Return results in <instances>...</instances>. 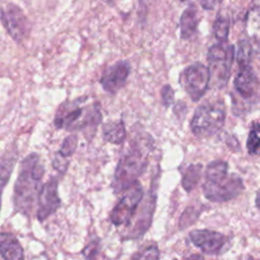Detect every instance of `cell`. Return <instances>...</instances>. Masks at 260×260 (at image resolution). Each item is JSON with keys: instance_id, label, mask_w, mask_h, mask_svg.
I'll use <instances>...</instances> for the list:
<instances>
[{"instance_id": "1", "label": "cell", "mask_w": 260, "mask_h": 260, "mask_svg": "<svg viewBox=\"0 0 260 260\" xmlns=\"http://www.w3.org/2000/svg\"><path fill=\"white\" fill-rule=\"evenodd\" d=\"M45 167L41 156L31 152L19 165L18 176L13 189V206L15 211L28 216L36 203L43 186Z\"/></svg>"}, {"instance_id": "2", "label": "cell", "mask_w": 260, "mask_h": 260, "mask_svg": "<svg viewBox=\"0 0 260 260\" xmlns=\"http://www.w3.org/2000/svg\"><path fill=\"white\" fill-rule=\"evenodd\" d=\"M86 98L63 102L55 115L54 125L57 129L66 131L93 130L102 122L99 104L82 106Z\"/></svg>"}, {"instance_id": "3", "label": "cell", "mask_w": 260, "mask_h": 260, "mask_svg": "<svg viewBox=\"0 0 260 260\" xmlns=\"http://www.w3.org/2000/svg\"><path fill=\"white\" fill-rule=\"evenodd\" d=\"M223 160L211 161L205 173L204 196L211 202H225L236 198L244 190L243 180L236 174H229Z\"/></svg>"}, {"instance_id": "4", "label": "cell", "mask_w": 260, "mask_h": 260, "mask_svg": "<svg viewBox=\"0 0 260 260\" xmlns=\"http://www.w3.org/2000/svg\"><path fill=\"white\" fill-rule=\"evenodd\" d=\"M148 150L145 146H133L118 162L112 187L116 193L125 191L137 182L147 166Z\"/></svg>"}, {"instance_id": "5", "label": "cell", "mask_w": 260, "mask_h": 260, "mask_svg": "<svg viewBox=\"0 0 260 260\" xmlns=\"http://www.w3.org/2000/svg\"><path fill=\"white\" fill-rule=\"evenodd\" d=\"M224 120L225 110L222 103H205L196 109L190 126L195 136L210 137L222 128Z\"/></svg>"}, {"instance_id": "6", "label": "cell", "mask_w": 260, "mask_h": 260, "mask_svg": "<svg viewBox=\"0 0 260 260\" xmlns=\"http://www.w3.org/2000/svg\"><path fill=\"white\" fill-rule=\"evenodd\" d=\"M234 55V46H224L223 43L215 44L208 50L207 60L209 63L210 78L213 76L215 83L219 87L224 86L229 80Z\"/></svg>"}, {"instance_id": "7", "label": "cell", "mask_w": 260, "mask_h": 260, "mask_svg": "<svg viewBox=\"0 0 260 260\" xmlns=\"http://www.w3.org/2000/svg\"><path fill=\"white\" fill-rule=\"evenodd\" d=\"M180 81L190 99L197 102L208 88L210 81L209 68L199 62L191 64L181 73Z\"/></svg>"}, {"instance_id": "8", "label": "cell", "mask_w": 260, "mask_h": 260, "mask_svg": "<svg viewBox=\"0 0 260 260\" xmlns=\"http://www.w3.org/2000/svg\"><path fill=\"white\" fill-rule=\"evenodd\" d=\"M125 191V194L113 208L110 214L112 223L117 226L129 224L143 197V190L138 182L132 184Z\"/></svg>"}, {"instance_id": "9", "label": "cell", "mask_w": 260, "mask_h": 260, "mask_svg": "<svg viewBox=\"0 0 260 260\" xmlns=\"http://www.w3.org/2000/svg\"><path fill=\"white\" fill-rule=\"evenodd\" d=\"M0 18L9 36L16 42H22L29 32V23L22 10L14 4H7L0 9Z\"/></svg>"}, {"instance_id": "10", "label": "cell", "mask_w": 260, "mask_h": 260, "mask_svg": "<svg viewBox=\"0 0 260 260\" xmlns=\"http://www.w3.org/2000/svg\"><path fill=\"white\" fill-rule=\"evenodd\" d=\"M58 185V178L52 177L41 188L37 205V218L41 222L54 214L61 206Z\"/></svg>"}, {"instance_id": "11", "label": "cell", "mask_w": 260, "mask_h": 260, "mask_svg": "<svg viewBox=\"0 0 260 260\" xmlns=\"http://www.w3.org/2000/svg\"><path fill=\"white\" fill-rule=\"evenodd\" d=\"M195 247L207 255H219L230 248V240L224 235L210 230H195L190 233Z\"/></svg>"}, {"instance_id": "12", "label": "cell", "mask_w": 260, "mask_h": 260, "mask_svg": "<svg viewBox=\"0 0 260 260\" xmlns=\"http://www.w3.org/2000/svg\"><path fill=\"white\" fill-rule=\"evenodd\" d=\"M129 73V62L126 60L118 61L106 69L101 77V85L105 91L115 93L125 85Z\"/></svg>"}, {"instance_id": "13", "label": "cell", "mask_w": 260, "mask_h": 260, "mask_svg": "<svg viewBox=\"0 0 260 260\" xmlns=\"http://www.w3.org/2000/svg\"><path fill=\"white\" fill-rule=\"evenodd\" d=\"M239 69L240 70L234 80L236 91L245 101H255L259 90V81L257 76L250 65L239 67Z\"/></svg>"}, {"instance_id": "14", "label": "cell", "mask_w": 260, "mask_h": 260, "mask_svg": "<svg viewBox=\"0 0 260 260\" xmlns=\"http://www.w3.org/2000/svg\"><path fill=\"white\" fill-rule=\"evenodd\" d=\"M0 256L5 260H21L24 258L23 248L14 235L0 233Z\"/></svg>"}, {"instance_id": "15", "label": "cell", "mask_w": 260, "mask_h": 260, "mask_svg": "<svg viewBox=\"0 0 260 260\" xmlns=\"http://www.w3.org/2000/svg\"><path fill=\"white\" fill-rule=\"evenodd\" d=\"M198 17L197 9L192 4L189 5L182 13L180 18V28H181V38L183 40L190 39L197 30L198 26Z\"/></svg>"}, {"instance_id": "16", "label": "cell", "mask_w": 260, "mask_h": 260, "mask_svg": "<svg viewBox=\"0 0 260 260\" xmlns=\"http://www.w3.org/2000/svg\"><path fill=\"white\" fill-rule=\"evenodd\" d=\"M16 159L17 154H15V152H8L0 157V209L2 193L11 177Z\"/></svg>"}, {"instance_id": "17", "label": "cell", "mask_w": 260, "mask_h": 260, "mask_svg": "<svg viewBox=\"0 0 260 260\" xmlns=\"http://www.w3.org/2000/svg\"><path fill=\"white\" fill-rule=\"evenodd\" d=\"M103 137L113 144H121L126 138V130L123 121L108 122L103 127Z\"/></svg>"}, {"instance_id": "18", "label": "cell", "mask_w": 260, "mask_h": 260, "mask_svg": "<svg viewBox=\"0 0 260 260\" xmlns=\"http://www.w3.org/2000/svg\"><path fill=\"white\" fill-rule=\"evenodd\" d=\"M201 171L202 166L200 164L191 165L185 171L182 179V186L187 192H190L196 187L201 178Z\"/></svg>"}, {"instance_id": "19", "label": "cell", "mask_w": 260, "mask_h": 260, "mask_svg": "<svg viewBox=\"0 0 260 260\" xmlns=\"http://www.w3.org/2000/svg\"><path fill=\"white\" fill-rule=\"evenodd\" d=\"M230 31L229 17L218 13L213 23V35L219 41V43H225L228 41Z\"/></svg>"}, {"instance_id": "20", "label": "cell", "mask_w": 260, "mask_h": 260, "mask_svg": "<svg viewBox=\"0 0 260 260\" xmlns=\"http://www.w3.org/2000/svg\"><path fill=\"white\" fill-rule=\"evenodd\" d=\"M248 152L252 155H260V124L254 123L247 140Z\"/></svg>"}, {"instance_id": "21", "label": "cell", "mask_w": 260, "mask_h": 260, "mask_svg": "<svg viewBox=\"0 0 260 260\" xmlns=\"http://www.w3.org/2000/svg\"><path fill=\"white\" fill-rule=\"evenodd\" d=\"M252 56V46L247 40H241L238 42L237 62L239 67L250 65Z\"/></svg>"}, {"instance_id": "22", "label": "cell", "mask_w": 260, "mask_h": 260, "mask_svg": "<svg viewBox=\"0 0 260 260\" xmlns=\"http://www.w3.org/2000/svg\"><path fill=\"white\" fill-rule=\"evenodd\" d=\"M77 142H78V139H77L76 134H71V135L67 136L63 140V142H62V144H61V146H60V148H59V150L56 154L59 155L62 158L68 159L70 156H72V154L76 150Z\"/></svg>"}, {"instance_id": "23", "label": "cell", "mask_w": 260, "mask_h": 260, "mask_svg": "<svg viewBox=\"0 0 260 260\" xmlns=\"http://www.w3.org/2000/svg\"><path fill=\"white\" fill-rule=\"evenodd\" d=\"M199 215V212L196 208L194 207H188L184 213L181 215V218H180V221H179V226L180 229H186L188 228L190 224H193L197 217Z\"/></svg>"}, {"instance_id": "24", "label": "cell", "mask_w": 260, "mask_h": 260, "mask_svg": "<svg viewBox=\"0 0 260 260\" xmlns=\"http://www.w3.org/2000/svg\"><path fill=\"white\" fill-rule=\"evenodd\" d=\"M158 257L159 253L156 246H149L133 256L136 259H157Z\"/></svg>"}, {"instance_id": "25", "label": "cell", "mask_w": 260, "mask_h": 260, "mask_svg": "<svg viewBox=\"0 0 260 260\" xmlns=\"http://www.w3.org/2000/svg\"><path fill=\"white\" fill-rule=\"evenodd\" d=\"M99 249H100L99 240H94V241H91L87 246H85L81 253L84 258L92 259V258H95V256L98 255Z\"/></svg>"}, {"instance_id": "26", "label": "cell", "mask_w": 260, "mask_h": 260, "mask_svg": "<svg viewBox=\"0 0 260 260\" xmlns=\"http://www.w3.org/2000/svg\"><path fill=\"white\" fill-rule=\"evenodd\" d=\"M160 93H161V101L164 106L165 107L171 106V104L174 101V89L172 88V86L169 84L164 85Z\"/></svg>"}, {"instance_id": "27", "label": "cell", "mask_w": 260, "mask_h": 260, "mask_svg": "<svg viewBox=\"0 0 260 260\" xmlns=\"http://www.w3.org/2000/svg\"><path fill=\"white\" fill-rule=\"evenodd\" d=\"M221 0H200V5L205 10H212Z\"/></svg>"}, {"instance_id": "28", "label": "cell", "mask_w": 260, "mask_h": 260, "mask_svg": "<svg viewBox=\"0 0 260 260\" xmlns=\"http://www.w3.org/2000/svg\"><path fill=\"white\" fill-rule=\"evenodd\" d=\"M255 203H256V206L258 209H260V193L257 194L256 196V200H255Z\"/></svg>"}, {"instance_id": "29", "label": "cell", "mask_w": 260, "mask_h": 260, "mask_svg": "<svg viewBox=\"0 0 260 260\" xmlns=\"http://www.w3.org/2000/svg\"><path fill=\"white\" fill-rule=\"evenodd\" d=\"M180 1H182V2H186V1H188V0H180Z\"/></svg>"}, {"instance_id": "30", "label": "cell", "mask_w": 260, "mask_h": 260, "mask_svg": "<svg viewBox=\"0 0 260 260\" xmlns=\"http://www.w3.org/2000/svg\"><path fill=\"white\" fill-rule=\"evenodd\" d=\"M139 1H142V0H139Z\"/></svg>"}]
</instances>
